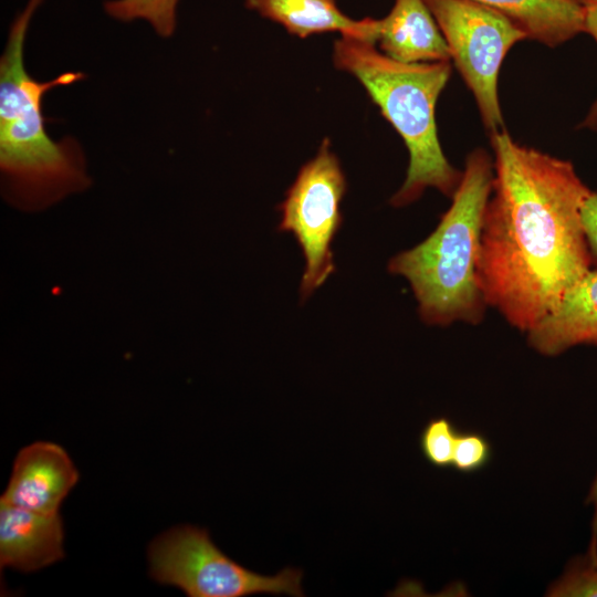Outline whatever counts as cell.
Here are the masks:
<instances>
[{
    "mask_svg": "<svg viewBox=\"0 0 597 597\" xmlns=\"http://www.w3.org/2000/svg\"><path fill=\"white\" fill-rule=\"evenodd\" d=\"M491 136L493 181L480 241L478 281L488 306L527 332L591 268L582 222L590 189L568 160Z\"/></svg>",
    "mask_w": 597,
    "mask_h": 597,
    "instance_id": "1",
    "label": "cell"
},
{
    "mask_svg": "<svg viewBox=\"0 0 597 597\" xmlns=\"http://www.w3.org/2000/svg\"><path fill=\"white\" fill-rule=\"evenodd\" d=\"M42 1L29 0L14 19L0 59L2 192L10 203L27 211L42 210L91 184L77 143L72 138L53 140L42 114V97L49 90L73 84L84 74L66 72L40 82L24 66L25 35Z\"/></svg>",
    "mask_w": 597,
    "mask_h": 597,
    "instance_id": "2",
    "label": "cell"
},
{
    "mask_svg": "<svg viewBox=\"0 0 597 597\" xmlns=\"http://www.w3.org/2000/svg\"><path fill=\"white\" fill-rule=\"evenodd\" d=\"M333 63L364 86L408 149L406 178L390 205H410L428 188L452 197L462 171L447 159L436 124V105L451 76V62L404 63L385 55L375 41L341 35L333 44Z\"/></svg>",
    "mask_w": 597,
    "mask_h": 597,
    "instance_id": "3",
    "label": "cell"
},
{
    "mask_svg": "<svg viewBox=\"0 0 597 597\" xmlns=\"http://www.w3.org/2000/svg\"><path fill=\"white\" fill-rule=\"evenodd\" d=\"M492 181L493 158L483 148H475L467 156L451 206L436 229L388 262L390 273L409 282L419 315L428 325H476L483 320L488 305L476 269Z\"/></svg>",
    "mask_w": 597,
    "mask_h": 597,
    "instance_id": "4",
    "label": "cell"
},
{
    "mask_svg": "<svg viewBox=\"0 0 597 597\" xmlns=\"http://www.w3.org/2000/svg\"><path fill=\"white\" fill-rule=\"evenodd\" d=\"M149 574L159 584L176 586L189 597L304 596L302 572L284 568L264 576L238 564L214 545L207 530L178 525L148 546Z\"/></svg>",
    "mask_w": 597,
    "mask_h": 597,
    "instance_id": "5",
    "label": "cell"
},
{
    "mask_svg": "<svg viewBox=\"0 0 597 597\" xmlns=\"http://www.w3.org/2000/svg\"><path fill=\"white\" fill-rule=\"evenodd\" d=\"M449 49L451 62L473 94L490 135L504 129L498 95L502 63L526 35L495 10L474 0H425Z\"/></svg>",
    "mask_w": 597,
    "mask_h": 597,
    "instance_id": "6",
    "label": "cell"
},
{
    "mask_svg": "<svg viewBox=\"0 0 597 597\" xmlns=\"http://www.w3.org/2000/svg\"><path fill=\"white\" fill-rule=\"evenodd\" d=\"M346 178L324 138L316 155L303 165L280 205V231L291 232L302 249L305 266L301 297L307 298L335 272L332 243L343 224L341 203Z\"/></svg>",
    "mask_w": 597,
    "mask_h": 597,
    "instance_id": "7",
    "label": "cell"
},
{
    "mask_svg": "<svg viewBox=\"0 0 597 597\" xmlns=\"http://www.w3.org/2000/svg\"><path fill=\"white\" fill-rule=\"evenodd\" d=\"M80 478L57 443L36 441L22 448L0 501L29 511L55 514Z\"/></svg>",
    "mask_w": 597,
    "mask_h": 597,
    "instance_id": "8",
    "label": "cell"
},
{
    "mask_svg": "<svg viewBox=\"0 0 597 597\" xmlns=\"http://www.w3.org/2000/svg\"><path fill=\"white\" fill-rule=\"evenodd\" d=\"M60 513L43 514L0 501V565L23 573L64 557Z\"/></svg>",
    "mask_w": 597,
    "mask_h": 597,
    "instance_id": "9",
    "label": "cell"
},
{
    "mask_svg": "<svg viewBox=\"0 0 597 597\" xmlns=\"http://www.w3.org/2000/svg\"><path fill=\"white\" fill-rule=\"evenodd\" d=\"M526 334L528 345L545 356L597 345V269L591 268Z\"/></svg>",
    "mask_w": 597,
    "mask_h": 597,
    "instance_id": "10",
    "label": "cell"
},
{
    "mask_svg": "<svg viewBox=\"0 0 597 597\" xmlns=\"http://www.w3.org/2000/svg\"><path fill=\"white\" fill-rule=\"evenodd\" d=\"M387 56L404 63L451 62L441 30L425 0H394L378 19L376 44Z\"/></svg>",
    "mask_w": 597,
    "mask_h": 597,
    "instance_id": "11",
    "label": "cell"
},
{
    "mask_svg": "<svg viewBox=\"0 0 597 597\" xmlns=\"http://www.w3.org/2000/svg\"><path fill=\"white\" fill-rule=\"evenodd\" d=\"M244 4L301 39L338 32L376 42L378 19H352L338 8L336 0H244Z\"/></svg>",
    "mask_w": 597,
    "mask_h": 597,
    "instance_id": "12",
    "label": "cell"
},
{
    "mask_svg": "<svg viewBox=\"0 0 597 597\" xmlns=\"http://www.w3.org/2000/svg\"><path fill=\"white\" fill-rule=\"evenodd\" d=\"M516 25L526 39L556 48L585 32L578 0H474Z\"/></svg>",
    "mask_w": 597,
    "mask_h": 597,
    "instance_id": "13",
    "label": "cell"
},
{
    "mask_svg": "<svg viewBox=\"0 0 597 597\" xmlns=\"http://www.w3.org/2000/svg\"><path fill=\"white\" fill-rule=\"evenodd\" d=\"M179 0H106L105 12L121 22L145 20L163 38H169L176 29Z\"/></svg>",
    "mask_w": 597,
    "mask_h": 597,
    "instance_id": "14",
    "label": "cell"
},
{
    "mask_svg": "<svg viewBox=\"0 0 597 597\" xmlns=\"http://www.w3.org/2000/svg\"><path fill=\"white\" fill-rule=\"evenodd\" d=\"M458 433L452 421L446 417L429 420L419 437L425 459L437 468L450 467Z\"/></svg>",
    "mask_w": 597,
    "mask_h": 597,
    "instance_id": "15",
    "label": "cell"
},
{
    "mask_svg": "<svg viewBox=\"0 0 597 597\" xmlns=\"http://www.w3.org/2000/svg\"><path fill=\"white\" fill-rule=\"evenodd\" d=\"M551 597H597V558L575 561L548 588Z\"/></svg>",
    "mask_w": 597,
    "mask_h": 597,
    "instance_id": "16",
    "label": "cell"
},
{
    "mask_svg": "<svg viewBox=\"0 0 597 597\" xmlns=\"http://www.w3.org/2000/svg\"><path fill=\"white\" fill-rule=\"evenodd\" d=\"M491 459V446L488 439L474 431L459 432L452 457L457 471L472 473L484 468Z\"/></svg>",
    "mask_w": 597,
    "mask_h": 597,
    "instance_id": "17",
    "label": "cell"
},
{
    "mask_svg": "<svg viewBox=\"0 0 597 597\" xmlns=\"http://www.w3.org/2000/svg\"><path fill=\"white\" fill-rule=\"evenodd\" d=\"M582 222L591 262L597 269V191L590 190L582 208Z\"/></svg>",
    "mask_w": 597,
    "mask_h": 597,
    "instance_id": "18",
    "label": "cell"
},
{
    "mask_svg": "<svg viewBox=\"0 0 597 597\" xmlns=\"http://www.w3.org/2000/svg\"><path fill=\"white\" fill-rule=\"evenodd\" d=\"M578 2L584 10L585 32L597 43V0H578ZM578 127L597 132V98Z\"/></svg>",
    "mask_w": 597,
    "mask_h": 597,
    "instance_id": "19",
    "label": "cell"
},
{
    "mask_svg": "<svg viewBox=\"0 0 597 597\" xmlns=\"http://www.w3.org/2000/svg\"><path fill=\"white\" fill-rule=\"evenodd\" d=\"M587 502L593 504L594 506V512H595V516H594V537H593V546H596V541H597V473H596V476H595V480L591 484V488H590V491H589V494H588V498H587Z\"/></svg>",
    "mask_w": 597,
    "mask_h": 597,
    "instance_id": "20",
    "label": "cell"
}]
</instances>
